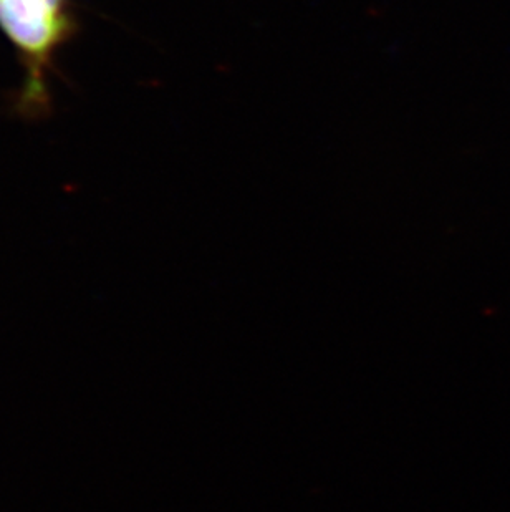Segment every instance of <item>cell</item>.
<instances>
[{
    "mask_svg": "<svg viewBox=\"0 0 510 512\" xmlns=\"http://www.w3.org/2000/svg\"><path fill=\"white\" fill-rule=\"evenodd\" d=\"M0 30L22 68L12 113L32 123L45 120L53 110L58 57L80 30L75 4L73 0H0Z\"/></svg>",
    "mask_w": 510,
    "mask_h": 512,
    "instance_id": "obj_1",
    "label": "cell"
}]
</instances>
